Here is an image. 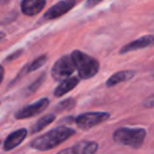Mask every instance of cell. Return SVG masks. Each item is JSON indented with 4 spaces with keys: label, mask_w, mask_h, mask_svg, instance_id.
<instances>
[{
    "label": "cell",
    "mask_w": 154,
    "mask_h": 154,
    "mask_svg": "<svg viewBox=\"0 0 154 154\" xmlns=\"http://www.w3.org/2000/svg\"><path fill=\"white\" fill-rule=\"evenodd\" d=\"M147 131L143 128H129L122 127L114 131L113 140L118 145L129 146L134 149H138L145 141Z\"/></svg>",
    "instance_id": "cell-3"
},
{
    "label": "cell",
    "mask_w": 154,
    "mask_h": 154,
    "mask_svg": "<svg viewBox=\"0 0 154 154\" xmlns=\"http://www.w3.org/2000/svg\"><path fill=\"white\" fill-rule=\"evenodd\" d=\"M79 84V78L76 76H71L66 79L60 82V84L56 87V89L54 90V96L55 97H61L63 95H66L68 92L72 91L73 89H75Z\"/></svg>",
    "instance_id": "cell-12"
},
{
    "label": "cell",
    "mask_w": 154,
    "mask_h": 154,
    "mask_svg": "<svg viewBox=\"0 0 154 154\" xmlns=\"http://www.w3.org/2000/svg\"><path fill=\"white\" fill-rule=\"evenodd\" d=\"M23 54V50H17V51L13 52V53L11 54V55H9L7 58H5V61H12V60H15L17 59L18 57H20V56Z\"/></svg>",
    "instance_id": "cell-19"
},
{
    "label": "cell",
    "mask_w": 154,
    "mask_h": 154,
    "mask_svg": "<svg viewBox=\"0 0 154 154\" xmlns=\"http://www.w3.org/2000/svg\"><path fill=\"white\" fill-rule=\"evenodd\" d=\"M73 149L76 154H95L98 150V143L96 141L84 140L76 143Z\"/></svg>",
    "instance_id": "cell-13"
},
{
    "label": "cell",
    "mask_w": 154,
    "mask_h": 154,
    "mask_svg": "<svg viewBox=\"0 0 154 154\" xmlns=\"http://www.w3.org/2000/svg\"><path fill=\"white\" fill-rule=\"evenodd\" d=\"M55 118H56V116L52 113L43 115L42 117L39 118V119L32 126V128H31V134H35V133L40 132L45 127H48L50 124H52V122L55 120Z\"/></svg>",
    "instance_id": "cell-14"
},
{
    "label": "cell",
    "mask_w": 154,
    "mask_h": 154,
    "mask_svg": "<svg viewBox=\"0 0 154 154\" xmlns=\"http://www.w3.org/2000/svg\"><path fill=\"white\" fill-rule=\"evenodd\" d=\"M75 103H76V101H75L74 98H66L64 99V100L60 101L59 103H57V106L55 107V110L56 111H66V110H71L74 108Z\"/></svg>",
    "instance_id": "cell-16"
},
{
    "label": "cell",
    "mask_w": 154,
    "mask_h": 154,
    "mask_svg": "<svg viewBox=\"0 0 154 154\" xmlns=\"http://www.w3.org/2000/svg\"><path fill=\"white\" fill-rule=\"evenodd\" d=\"M48 58L47 55H40L37 58H35V60H33L30 64L26 66V73H32L34 71H37L38 69H40L41 66H43V64H45Z\"/></svg>",
    "instance_id": "cell-15"
},
{
    "label": "cell",
    "mask_w": 154,
    "mask_h": 154,
    "mask_svg": "<svg viewBox=\"0 0 154 154\" xmlns=\"http://www.w3.org/2000/svg\"><path fill=\"white\" fill-rule=\"evenodd\" d=\"M110 118V113L108 112H86L75 118V124L82 130H89L95 126L103 124Z\"/></svg>",
    "instance_id": "cell-5"
},
{
    "label": "cell",
    "mask_w": 154,
    "mask_h": 154,
    "mask_svg": "<svg viewBox=\"0 0 154 154\" xmlns=\"http://www.w3.org/2000/svg\"><path fill=\"white\" fill-rule=\"evenodd\" d=\"M47 5V0H21L20 9L23 15L33 17L42 12Z\"/></svg>",
    "instance_id": "cell-8"
},
{
    "label": "cell",
    "mask_w": 154,
    "mask_h": 154,
    "mask_svg": "<svg viewBox=\"0 0 154 154\" xmlns=\"http://www.w3.org/2000/svg\"><path fill=\"white\" fill-rule=\"evenodd\" d=\"M7 37V35H5V33H3V32H0V41L1 40H3V39Z\"/></svg>",
    "instance_id": "cell-23"
},
{
    "label": "cell",
    "mask_w": 154,
    "mask_h": 154,
    "mask_svg": "<svg viewBox=\"0 0 154 154\" xmlns=\"http://www.w3.org/2000/svg\"><path fill=\"white\" fill-rule=\"evenodd\" d=\"M50 105L49 98L45 97V98H40L37 100L36 103H30V105L26 106V107L21 108L15 113L16 119H26V118H31L35 115L42 113Z\"/></svg>",
    "instance_id": "cell-6"
},
{
    "label": "cell",
    "mask_w": 154,
    "mask_h": 154,
    "mask_svg": "<svg viewBox=\"0 0 154 154\" xmlns=\"http://www.w3.org/2000/svg\"><path fill=\"white\" fill-rule=\"evenodd\" d=\"M71 57L74 61L79 79H90L98 73L100 68L98 60L89 56L88 54L80 50H74L71 53Z\"/></svg>",
    "instance_id": "cell-2"
},
{
    "label": "cell",
    "mask_w": 154,
    "mask_h": 154,
    "mask_svg": "<svg viewBox=\"0 0 154 154\" xmlns=\"http://www.w3.org/2000/svg\"><path fill=\"white\" fill-rule=\"evenodd\" d=\"M3 78H5V68L0 64V84L2 82Z\"/></svg>",
    "instance_id": "cell-22"
},
{
    "label": "cell",
    "mask_w": 154,
    "mask_h": 154,
    "mask_svg": "<svg viewBox=\"0 0 154 154\" xmlns=\"http://www.w3.org/2000/svg\"><path fill=\"white\" fill-rule=\"evenodd\" d=\"M76 68L71 55H63L54 62L51 70V75L56 82H62L72 76Z\"/></svg>",
    "instance_id": "cell-4"
},
{
    "label": "cell",
    "mask_w": 154,
    "mask_h": 154,
    "mask_svg": "<svg viewBox=\"0 0 154 154\" xmlns=\"http://www.w3.org/2000/svg\"><path fill=\"white\" fill-rule=\"evenodd\" d=\"M76 3L77 0H61L47 10V12L43 14V20H54L62 17L73 9Z\"/></svg>",
    "instance_id": "cell-7"
},
{
    "label": "cell",
    "mask_w": 154,
    "mask_h": 154,
    "mask_svg": "<svg viewBox=\"0 0 154 154\" xmlns=\"http://www.w3.org/2000/svg\"><path fill=\"white\" fill-rule=\"evenodd\" d=\"M57 154H76V153H75L74 149H73V147H72V148H66V149L61 150V151L58 152Z\"/></svg>",
    "instance_id": "cell-21"
},
{
    "label": "cell",
    "mask_w": 154,
    "mask_h": 154,
    "mask_svg": "<svg viewBox=\"0 0 154 154\" xmlns=\"http://www.w3.org/2000/svg\"><path fill=\"white\" fill-rule=\"evenodd\" d=\"M154 43V36L153 35H145L139 38L135 39V40L131 41V42L127 43L126 45L120 49L119 54H126L129 52L137 51V50H141L152 45Z\"/></svg>",
    "instance_id": "cell-9"
},
{
    "label": "cell",
    "mask_w": 154,
    "mask_h": 154,
    "mask_svg": "<svg viewBox=\"0 0 154 154\" xmlns=\"http://www.w3.org/2000/svg\"><path fill=\"white\" fill-rule=\"evenodd\" d=\"M105 0H87L86 2V8L88 9H92V8L96 7L97 5H99L100 2H103Z\"/></svg>",
    "instance_id": "cell-20"
},
{
    "label": "cell",
    "mask_w": 154,
    "mask_h": 154,
    "mask_svg": "<svg viewBox=\"0 0 154 154\" xmlns=\"http://www.w3.org/2000/svg\"><path fill=\"white\" fill-rule=\"evenodd\" d=\"M76 131L69 127L60 126L52 129L51 131L40 135L31 143V147L38 151H49L57 146L61 145L70 137L75 135Z\"/></svg>",
    "instance_id": "cell-1"
},
{
    "label": "cell",
    "mask_w": 154,
    "mask_h": 154,
    "mask_svg": "<svg viewBox=\"0 0 154 154\" xmlns=\"http://www.w3.org/2000/svg\"><path fill=\"white\" fill-rule=\"evenodd\" d=\"M143 106L146 108H148V109H152V108H154V94L148 96L147 98L143 101Z\"/></svg>",
    "instance_id": "cell-18"
},
{
    "label": "cell",
    "mask_w": 154,
    "mask_h": 154,
    "mask_svg": "<svg viewBox=\"0 0 154 154\" xmlns=\"http://www.w3.org/2000/svg\"><path fill=\"white\" fill-rule=\"evenodd\" d=\"M26 135H28V130L24 128L18 129V130L12 132L3 141V150L11 151V150L15 149L26 139Z\"/></svg>",
    "instance_id": "cell-10"
},
{
    "label": "cell",
    "mask_w": 154,
    "mask_h": 154,
    "mask_svg": "<svg viewBox=\"0 0 154 154\" xmlns=\"http://www.w3.org/2000/svg\"><path fill=\"white\" fill-rule=\"evenodd\" d=\"M135 71L133 70H122L118 71V72L114 73L113 75L108 78V80L106 82V87L107 88H111V87L117 86L118 84H122V82H126L131 80L132 78H134L135 76Z\"/></svg>",
    "instance_id": "cell-11"
},
{
    "label": "cell",
    "mask_w": 154,
    "mask_h": 154,
    "mask_svg": "<svg viewBox=\"0 0 154 154\" xmlns=\"http://www.w3.org/2000/svg\"><path fill=\"white\" fill-rule=\"evenodd\" d=\"M45 79V74L43 73V74H41L40 76H39L38 78H37V79L35 80V82H33V84L31 85L30 87H29V92H31V93L35 92V91H36L37 89H38L39 87L41 86V84H42Z\"/></svg>",
    "instance_id": "cell-17"
}]
</instances>
